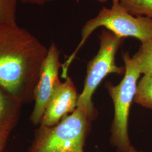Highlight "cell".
I'll use <instances>...</instances> for the list:
<instances>
[{"label":"cell","mask_w":152,"mask_h":152,"mask_svg":"<svg viewBox=\"0 0 152 152\" xmlns=\"http://www.w3.org/2000/svg\"><path fill=\"white\" fill-rule=\"evenodd\" d=\"M18 1L19 0H0V27L16 24Z\"/></svg>","instance_id":"12"},{"label":"cell","mask_w":152,"mask_h":152,"mask_svg":"<svg viewBox=\"0 0 152 152\" xmlns=\"http://www.w3.org/2000/svg\"><path fill=\"white\" fill-rule=\"evenodd\" d=\"M92 120L81 107L52 127L39 125L28 152H84Z\"/></svg>","instance_id":"3"},{"label":"cell","mask_w":152,"mask_h":152,"mask_svg":"<svg viewBox=\"0 0 152 152\" xmlns=\"http://www.w3.org/2000/svg\"><path fill=\"white\" fill-rule=\"evenodd\" d=\"M79 95L69 76L65 78V81L58 82L40 125L52 127L58 124L63 118L75 110Z\"/></svg>","instance_id":"7"},{"label":"cell","mask_w":152,"mask_h":152,"mask_svg":"<svg viewBox=\"0 0 152 152\" xmlns=\"http://www.w3.org/2000/svg\"><path fill=\"white\" fill-rule=\"evenodd\" d=\"M103 27L121 38L134 37L141 44L152 41V19L144 16H135L118 4L110 8L103 7L95 18L88 20L81 30V40L75 51L62 64L61 76L68 75V68L87 38L97 28Z\"/></svg>","instance_id":"2"},{"label":"cell","mask_w":152,"mask_h":152,"mask_svg":"<svg viewBox=\"0 0 152 152\" xmlns=\"http://www.w3.org/2000/svg\"><path fill=\"white\" fill-rule=\"evenodd\" d=\"M96 1H98L99 2H107V0H96Z\"/></svg>","instance_id":"16"},{"label":"cell","mask_w":152,"mask_h":152,"mask_svg":"<svg viewBox=\"0 0 152 152\" xmlns=\"http://www.w3.org/2000/svg\"><path fill=\"white\" fill-rule=\"evenodd\" d=\"M60 51L54 42L48 49L38 83L34 92V105L30 117L34 125H40L45 109L58 82L59 72L62 64Z\"/></svg>","instance_id":"6"},{"label":"cell","mask_w":152,"mask_h":152,"mask_svg":"<svg viewBox=\"0 0 152 152\" xmlns=\"http://www.w3.org/2000/svg\"><path fill=\"white\" fill-rule=\"evenodd\" d=\"M134 102L152 109V77L144 76L138 82Z\"/></svg>","instance_id":"10"},{"label":"cell","mask_w":152,"mask_h":152,"mask_svg":"<svg viewBox=\"0 0 152 152\" xmlns=\"http://www.w3.org/2000/svg\"><path fill=\"white\" fill-rule=\"evenodd\" d=\"M120 3L132 15L152 19V0H120Z\"/></svg>","instance_id":"11"},{"label":"cell","mask_w":152,"mask_h":152,"mask_svg":"<svg viewBox=\"0 0 152 152\" xmlns=\"http://www.w3.org/2000/svg\"><path fill=\"white\" fill-rule=\"evenodd\" d=\"M128 152H142V151H138V150H137L136 148H135V147H134V146H132V145H131V146L130 148V149H129V151Z\"/></svg>","instance_id":"14"},{"label":"cell","mask_w":152,"mask_h":152,"mask_svg":"<svg viewBox=\"0 0 152 152\" xmlns=\"http://www.w3.org/2000/svg\"><path fill=\"white\" fill-rule=\"evenodd\" d=\"M131 58L141 74L152 77V41L141 44Z\"/></svg>","instance_id":"9"},{"label":"cell","mask_w":152,"mask_h":152,"mask_svg":"<svg viewBox=\"0 0 152 152\" xmlns=\"http://www.w3.org/2000/svg\"><path fill=\"white\" fill-rule=\"evenodd\" d=\"M22 104L0 85V152H3L20 118Z\"/></svg>","instance_id":"8"},{"label":"cell","mask_w":152,"mask_h":152,"mask_svg":"<svg viewBox=\"0 0 152 152\" xmlns=\"http://www.w3.org/2000/svg\"><path fill=\"white\" fill-rule=\"evenodd\" d=\"M122 58L126 68L124 78L116 86L108 82L106 87L114 107L110 142L117 152H128L131 146L128 132L129 116L141 73L128 52L123 53Z\"/></svg>","instance_id":"4"},{"label":"cell","mask_w":152,"mask_h":152,"mask_svg":"<svg viewBox=\"0 0 152 152\" xmlns=\"http://www.w3.org/2000/svg\"><path fill=\"white\" fill-rule=\"evenodd\" d=\"M120 0H112V2L113 4H118L120 2Z\"/></svg>","instance_id":"15"},{"label":"cell","mask_w":152,"mask_h":152,"mask_svg":"<svg viewBox=\"0 0 152 152\" xmlns=\"http://www.w3.org/2000/svg\"><path fill=\"white\" fill-rule=\"evenodd\" d=\"M100 47L98 53L87 65V76L83 91L79 95L77 107L87 111L91 120L95 118V110L92 102L93 94L100 83L107 76L115 73L125 75V66H118L115 63V55L125 41L113 33L105 29L99 36Z\"/></svg>","instance_id":"5"},{"label":"cell","mask_w":152,"mask_h":152,"mask_svg":"<svg viewBox=\"0 0 152 152\" xmlns=\"http://www.w3.org/2000/svg\"><path fill=\"white\" fill-rule=\"evenodd\" d=\"M53 0H19L24 4H31L36 5H44Z\"/></svg>","instance_id":"13"},{"label":"cell","mask_w":152,"mask_h":152,"mask_svg":"<svg viewBox=\"0 0 152 152\" xmlns=\"http://www.w3.org/2000/svg\"><path fill=\"white\" fill-rule=\"evenodd\" d=\"M48 49L17 24L0 27V85L23 104L34 101Z\"/></svg>","instance_id":"1"}]
</instances>
